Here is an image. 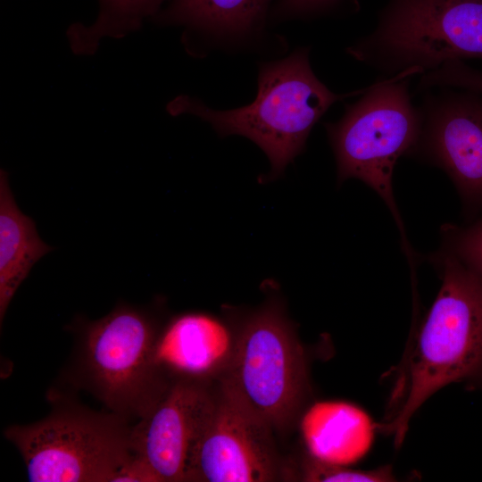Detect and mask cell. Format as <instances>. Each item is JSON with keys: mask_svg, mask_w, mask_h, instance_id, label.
<instances>
[{"mask_svg": "<svg viewBox=\"0 0 482 482\" xmlns=\"http://www.w3.org/2000/svg\"><path fill=\"white\" fill-rule=\"evenodd\" d=\"M441 287L411 357L400 403L381 429L400 445L409 421L438 389L457 381L482 380V281L451 251L431 256Z\"/></svg>", "mask_w": 482, "mask_h": 482, "instance_id": "1", "label": "cell"}, {"mask_svg": "<svg viewBox=\"0 0 482 482\" xmlns=\"http://www.w3.org/2000/svg\"><path fill=\"white\" fill-rule=\"evenodd\" d=\"M308 53L300 48L282 60L262 64L257 96L245 106L215 110L196 98L179 96L167 110L174 116H197L221 137L239 135L252 140L270 161L266 181L273 180L303 151L320 117L348 96L333 93L316 77Z\"/></svg>", "mask_w": 482, "mask_h": 482, "instance_id": "2", "label": "cell"}, {"mask_svg": "<svg viewBox=\"0 0 482 482\" xmlns=\"http://www.w3.org/2000/svg\"><path fill=\"white\" fill-rule=\"evenodd\" d=\"M72 328L73 380L111 412L139 420L171 382L154 361L160 334L154 312L121 302L98 320L77 319Z\"/></svg>", "mask_w": 482, "mask_h": 482, "instance_id": "3", "label": "cell"}, {"mask_svg": "<svg viewBox=\"0 0 482 482\" xmlns=\"http://www.w3.org/2000/svg\"><path fill=\"white\" fill-rule=\"evenodd\" d=\"M405 71L378 81L345 107L336 122L326 123L337 162V183L357 179L386 203L401 232L409 264L416 262L405 233L393 187L398 159L411 155L422 127L420 107L413 105Z\"/></svg>", "mask_w": 482, "mask_h": 482, "instance_id": "4", "label": "cell"}, {"mask_svg": "<svg viewBox=\"0 0 482 482\" xmlns=\"http://www.w3.org/2000/svg\"><path fill=\"white\" fill-rule=\"evenodd\" d=\"M129 420L53 400L39 421L12 425L4 437L21 453L30 482H112L134 451Z\"/></svg>", "mask_w": 482, "mask_h": 482, "instance_id": "5", "label": "cell"}, {"mask_svg": "<svg viewBox=\"0 0 482 482\" xmlns=\"http://www.w3.org/2000/svg\"><path fill=\"white\" fill-rule=\"evenodd\" d=\"M347 51L392 76L482 59V0H389L375 30Z\"/></svg>", "mask_w": 482, "mask_h": 482, "instance_id": "6", "label": "cell"}, {"mask_svg": "<svg viewBox=\"0 0 482 482\" xmlns=\"http://www.w3.org/2000/svg\"><path fill=\"white\" fill-rule=\"evenodd\" d=\"M220 386L272 429L293 420L306 386L305 361L278 304L245 320Z\"/></svg>", "mask_w": 482, "mask_h": 482, "instance_id": "7", "label": "cell"}, {"mask_svg": "<svg viewBox=\"0 0 482 482\" xmlns=\"http://www.w3.org/2000/svg\"><path fill=\"white\" fill-rule=\"evenodd\" d=\"M272 428L220 386L193 447L186 481L266 482L279 473Z\"/></svg>", "mask_w": 482, "mask_h": 482, "instance_id": "8", "label": "cell"}, {"mask_svg": "<svg viewBox=\"0 0 482 482\" xmlns=\"http://www.w3.org/2000/svg\"><path fill=\"white\" fill-rule=\"evenodd\" d=\"M427 96L411 155L442 169L469 206L482 205V96L464 90Z\"/></svg>", "mask_w": 482, "mask_h": 482, "instance_id": "9", "label": "cell"}, {"mask_svg": "<svg viewBox=\"0 0 482 482\" xmlns=\"http://www.w3.org/2000/svg\"><path fill=\"white\" fill-rule=\"evenodd\" d=\"M203 380L179 378L131 428L133 451L158 482L186 481L191 453L213 405Z\"/></svg>", "mask_w": 482, "mask_h": 482, "instance_id": "10", "label": "cell"}, {"mask_svg": "<svg viewBox=\"0 0 482 482\" xmlns=\"http://www.w3.org/2000/svg\"><path fill=\"white\" fill-rule=\"evenodd\" d=\"M233 347L230 333L220 320L206 313L187 312L171 319L159 334L154 361L174 379L204 381L228 365Z\"/></svg>", "mask_w": 482, "mask_h": 482, "instance_id": "11", "label": "cell"}, {"mask_svg": "<svg viewBox=\"0 0 482 482\" xmlns=\"http://www.w3.org/2000/svg\"><path fill=\"white\" fill-rule=\"evenodd\" d=\"M375 426L361 408L345 402H320L303 415L301 432L310 456L348 465L370 448Z\"/></svg>", "mask_w": 482, "mask_h": 482, "instance_id": "12", "label": "cell"}, {"mask_svg": "<svg viewBox=\"0 0 482 482\" xmlns=\"http://www.w3.org/2000/svg\"><path fill=\"white\" fill-rule=\"evenodd\" d=\"M54 248L39 237L35 221L17 205L8 174L0 170V323L33 266Z\"/></svg>", "mask_w": 482, "mask_h": 482, "instance_id": "13", "label": "cell"}, {"mask_svg": "<svg viewBox=\"0 0 482 482\" xmlns=\"http://www.w3.org/2000/svg\"><path fill=\"white\" fill-rule=\"evenodd\" d=\"M273 0H170L155 16L217 37H242L260 29Z\"/></svg>", "mask_w": 482, "mask_h": 482, "instance_id": "14", "label": "cell"}, {"mask_svg": "<svg viewBox=\"0 0 482 482\" xmlns=\"http://www.w3.org/2000/svg\"><path fill=\"white\" fill-rule=\"evenodd\" d=\"M97 1L98 13L90 25L74 24L68 29L76 54H91L102 37H120L137 29L145 19L155 17L170 0Z\"/></svg>", "mask_w": 482, "mask_h": 482, "instance_id": "15", "label": "cell"}, {"mask_svg": "<svg viewBox=\"0 0 482 482\" xmlns=\"http://www.w3.org/2000/svg\"><path fill=\"white\" fill-rule=\"evenodd\" d=\"M302 478L309 482H381L391 481L394 477L390 467L358 470L324 462L309 455L303 464Z\"/></svg>", "mask_w": 482, "mask_h": 482, "instance_id": "16", "label": "cell"}, {"mask_svg": "<svg viewBox=\"0 0 482 482\" xmlns=\"http://www.w3.org/2000/svg\"><path fill=\"white\" fill-rule=\"evenodd\" d=\"M444 247L454 253L482 281V219L460 229L443 228Z\"/></svg>", "mask_w": 482, "mask_h": 482, "instance_id": "17", "label": "cell"}, {"mask_svg": "<svg viewBox=\"0 0 482 482\" xmlns=\"http://www.w3.org/2000/svg\"><path fill=\"white\" fill-rule=\"evenodd\" d=\"M418 87H450L464 89L482 96V71L467 65L463 60L445 62L436 70L421 74Z\"/></svg>", "mask_w": 482, "mask_h": 482, "instance_id": "18", "label": "cell"}, {"mask_svg": "<svg viewBox=\"0 0 482 482\" xmlns=\"http://www.w3.org/2000/svg\"><path fill=\"white\" fill-rule=\"evenodd\" d=\"M339 0H278L273 11L278 19L311 15L332 7Z\"/></svg>", "mask_w": 482, "mask_h": 482, "instance_id": "19", "label": "cell"}, {"mask_svg": "<svg viewBox=\"0 0 482 482\" xmlns=\"http://www.w3.org/2000/svg\"><path fill=\"white\" fill-rule=\"evenodd\" d=\"M112 482H158V480L144 459L134 452L130 459L115 474Z\"/></svg>", "mask_w": 482, "mask_h": 482, "instance_id": "20", "label": "cell"}]
</instances>
